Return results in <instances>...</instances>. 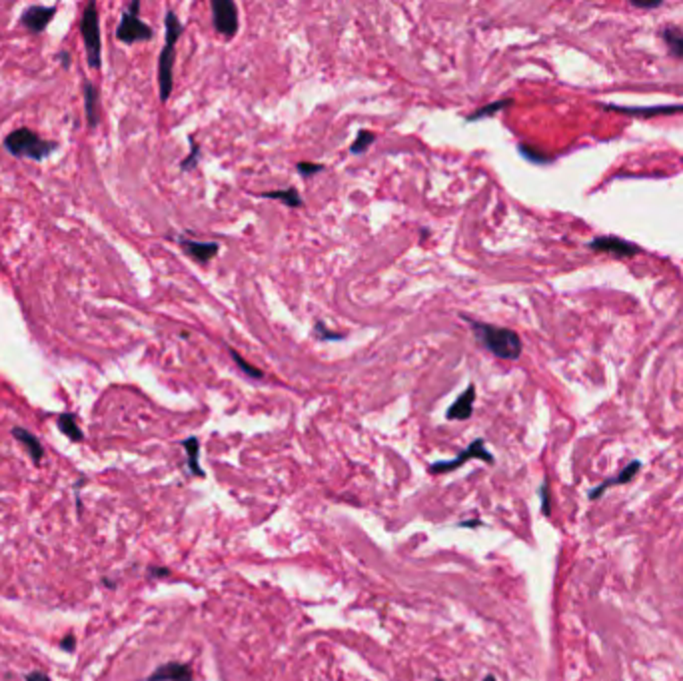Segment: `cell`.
Wrapping results in <instances>:
<instances>
[{"mask_svg": "<svg viewBox=\"0 0 683 681\" xmlns=\"http://www.w3.org/2000/svg\"><path fill=\"white\" fill-rule=\"evenodd\" d=\"M510 105H511V100H498V102H492V105H488V106L477 108L474 114H469V116H468V121H469V122H476V121H482V118H492L493 114L500 113V110H503V108H508Z\"/></svg>", "mask_w": 683, "mask_h": 681, "instance_id": "ffe728a7", "label": "cell"}, {"mask_svg": "<svg viewBox=\"0 0 683 681\" xmlns=\"http://www.w3.org/2000/svg\"><path fill=\"white\" fill-rule=\"evenodd\" d=\"M469 326L474 330V336L485 350H490L493 356L502 357V360H518L522 356V340L516 334L514 330L498 328L492 324H482V322L468 320Z\"/></svg>", "mask_w": 683, "mask_h": 681, "instance_id": "6da1fadb", "label": "cell"}, {"mask_svg": "<svg viewBox=\"0 0 683 681\" xmlns=\"http://www.w3.org/2000/svg\"><path fill=\"white\" fill-rule=\"evenodd\" d=\"M190 144H192V147H190V155H188V156H186V160H184V163L181 164V168H182V170H192V168L196 166V163H198V156H200V147H198V144H196V142H192V140H190Z\"/></svg>", "mask_w": 683, "mask_h": 681, "instance_id": "d4e9b609", "label": "cell"}, {"mask_svg": "<svg viewBox=\"0 0 683 681\" xmlns=\"http://www.w3.org/2000/svg\"><path fill=\"white\" fill-rule=\"evenodd\" d=\"M610 110H618V113L621 114H628V116H639V118H645V116H660V114H678V113H683V105H676V106H639V108H631V106H618V105H608Z\"/></svg>", "mask_w": 683, "mask_h": 681, "instance_id": "4fadbf2b", "label": "cell"}, {"mask_svg": "<svg viewBox=\"0 0 683 681\" xmlns=\"http://www.w3.org/2000/svg\"><path fill=\"white\" fill-rule=\"evenodd\" d=\"M139 8H140V3L139 0H134L131 8L122 14L121 24H118L116 29V38L124 42V45H134V42L150 40L152 37H155V32H152L148 24L140 21Z\"/></svg>", "mask_w": 683, "mask_h": 681, "instance_id": "5b68a950", "label": "cell"}, {"mask_svg": "<svg viewBox=\"0 0 683 681\" xmlns=\"http://www.w3.org/2000/svg\"><path fill=\"white\" fill-rule=\"evenodd\" d=\"M230 354H232V357H234V362H236L238 366H240V370H242L244 374H249V376H250V378H262V372H260V370H256V368H254V366H252V364H249V362H246V360H244V357H242L240 354H238V352H234V350H230Z\"/></svg>", "mask_w": 683, "mask_h": 681, "instance_id": "603a6c76", "label": "cell"}, {"mask_svg": "<svg viewBox=\"0 0 683 681\" xmlns=\"http://www.w3.org/2000/svg\"><path fill=\"white\" fill-rule=\"evenodd\" d=\"M182 448L186 450V454H188V467H190V472L194 474V475H200V478H204V470H202V467H200V464H198V456H200V441H198V438H186L184 441H182Z\"/></svg>", "mask_w": 683, "mask_h": 681, "instance_id": "2e32d148", "label": "cell"}, {"mask_svg": "<svg viewBox=\"0 0 683 681\" xmlns=\"http://www.w3.org/2000/svg\"><path fill=\"white\" fill-rule=\"evenodd\" d=\"M484 681H496V679H493V677H492V676H488V677H485V679H484Z\"/></svg>", "mask_w": 683, "mask_h": 681, "instance_id": "1f68e13d", "label": "cell"}, {"mask_svg": "<svg viewBox=\"0 0 683 681\" xmlns=\"http://www.w3.org/2000/svg\"><path fill=\"white\" fill-rule=\"evenodd\" d=\"M58 428H61L64 436L71 438L72 441H82V438H84L72 414H63L61 418H58Z\"/></svg>", "mask_w": 683, "mask_h": 681, "instance_id": "d6986e66", "label": "cell"}, {"mask_svg": "<svg viewBox=\"0 0 683 681\" xmlns=\"http://www.w3.org/2000/svg\"><path fill=\"white\" fill-rule=\"evenodd\" d=\"M639 467H642V464H639V462H631L628 467H623L621 474H618L616 478H610V480L602 482L600 486H597V488L590 493V498H592V500H597V498H600L602 493H603L605 490H608V488H611V486H620V483H628V482H629L631 478H634V475L639 472Z\"/></svg>", "mask_w": 683, "mask_h": 681, "instance_id": "5bb4252c", "label": "cell"}, {"mask_svg": "<svg viewBox=\"0 0 683 681\" xmlns=\"http://www.w3.org/2000/svg\"><path fill=\"white\" fill-rule=\"evenodd\" d=\"M55 14L56 6H30L22 13L21 22L30 32H42L46 29V24L55 19Z\"/></svg>", "mask_w": 683, "mask_h": 681, "instance_id": "9c48e42d", "label": "cell"}, {"mask_svg": "<svg viewBox=\"0 0 683 681\" xmlns=\"http://www.w3.org/2000/svg\"><path fill=\"white\" fill-rule=\"evenodd\" d=\"M314 330H316V334H318L322 340H334V342H336V340L344 338L342 334H336V332H330L328 328H324L322 322H318V324L314 326Z\"/></svg>", "mask_w": 683, "mask_h": 681, "instance_id": "4316f807", "label": "cell"}, {"mask_svg": "<svg viewBox=\"0 0 683 681\" xmlns=\"http://www.w3.org/2000/svg\"><path fill=\"white\" fill-rule=\"evenodd\" d=\"M13 436L19 440L24 448H27V452L30 454V458L38 464L40 459H42V456H45V450H42L37 436H32V433L27 432L24 428H14L13 430Z\"/></svg>", "mask_w": 683, "mask_h": 681, "instance_id": "9a60e30c", "label": "cell"}, {"mask_svg": "<svg viewBox=\"0 0 683 681\" xmlns=\"http://www.w3.org/2000/svg\"><path fill=\"white\" fill-rule=\"evenodd\" d=\"M474 402H476V386L469 384L466 388L464 394L460 396L456 402L448 408L446 418L448 420H458V422L468 420L469 416L474 414Z\"/></svg>", "mask_w": 683, "mask_h": 681, "instance_id": "30bf717a", "label": "cell"}, {"mask_svg": "<svg viewBox=\"0 0 683 681\" xmlns=\"http://www.w3.org/2000/svg\"><path fill=\"white\" fill-rule=\"evenodd\" d=\"M260 196L270 200H280L284 202L288 208H300L302 206V198L300 192L296 189H286V190H270V192H260Z\"/></svg>", "mask_w": 683, "mask_h": 681, "instance_id": "ac0fdd59", "label": "cell"}, {"mask_svg": "<svg viewBox=\"0 0 683 681\" xmlns=\"http://www.w3.org/2000/svg\"><path fill=\"white\" fill-rule=\"evenodd\" d=\"M84 102H87V118L89 126L94 129L98 124V92L92 82L84 84Z\"/></svg>", "mask_w": 683, "mask_h": 681, "instance_id": "e0dca14e", "label": "cell"}, {"mask_svg": "<svg viewBox=\"0 0 683 681\" xmlns=\"http://www.w3.org/2000/svg\"><path fill=\"white\" fill-rule=\"evenodd\" d=\"M4 148L16 158H30V160H45L58 148L56 142L42 140L37 132L30 129H19L6 136Z\"/></svg>", "mask_w": 683, "mask_h": 681, "instance_id": "3957f363", "label": "cell"}, {"mask_svg": "<svg viewBox=\"0 0 683 681\" xmlns=\"http://www.w3.org/2000/svg\"><path fill=\"white\" fill-rule=\"evenodd\" d=\"M74 645H76V637H74V635H66L64 640L61 642V648H63L64 652H72V650H74Z\"/></svg>", "mask_w": 683, "mask_h": 681, "instance_id": "f1b7e54d", "label": "cell"}, {"mask_svg": "<svg viewBox=\"0 0 683 681\" xmlns=\"http://www.w3.org/2000/svg\"><path fill=\"white\" fill-rule=\"evenodd\" d=\"M374 140H375L374 132L360 130L356 136V140L352 142V147H350V152H352V155H362V152L370 148V144H374Z\"/></svg>", "mask_w": 683, "mask_h": 681, "instance_id": "44dd1931", "label": "cell"}, {"mask_svg": "<svg viewBox=\"0 0 683 681\" xmlns=\"http://www.w3.org/2000/svg\"><path fill=\"white\" fill-rule=\"evenodd\" d=\"M80 32L84 46H87V58L90 68H100L102 63V40H100V21L97 4L90 3L84 8L82 21H80Z\"/></svg>", "mask_w": 683, "mask_h": 681, "instance_id": "277c9868", "label": "cell"}, {"mask_svg": "<svg viewBox=\"0 0 683 681\" xmlns=\"http://www.w3.org/2000/svg\"><path fill=\"white\" fill-rule=\"evenodd\" d=\"M519 152H522V155L529 160V163H537V164L550 163V158H548V156L540 155V152H537V150H532L529 147H526V144H522V147H519Z\"/></svg>", "mask_w": 683, "mask_h": 681, "instance_id": "cb8c5ba5", "label": "cell"}, {"mask_svg": "<svg viewBox=\"0 0 683 681\" xmlns=\"http://www.w3.org/2000/svg\"><path fill=\"white\" fill-rule=\"evenodd\" d=\"M590 248L597 252H610L618 258H629L639 252L636 244H631L628 240H623V238H616V236H597L590 242Z\"/></svg>", "mask_w": 683, "mask_h": 681, "instance_id": "ba28073f", "label": "cell"}, {"mask_svg": "<svg viewBox=\"0 0 683 681\" xmlns=\"http://www.w3.org/2000/svg\"><path fill=\"white\" fill-rule=\"evenodd\" d=\"M27 681H53L46 674H42V671H32V674L27 676Z\"/></svg>", "mask_w": 683, "mask_h": 681, "instance_id": "f546056e", "label": "cell"}, {"mask_svg": "<svg viewBox=\"0 0 683 681\" xmlns=\"http://www.w3.org/2000/svg\"><path fill=\"white\" fill-rule=\"evenodd\" d=\"M474 458L482 459V462H488V464L493 462V456L488 452V450H485L484 440L472 441V444H469L464 450V452H460V456L454 458V459H448V462H435V464H432L430 466V472L432 474H446V472L456 470V467H460V466H464L468 459H474Z\"/></svg>", "mask_w": 683, "mask_h": 681, "instance_id": "52a82bcc", "label": "cell"}, {"mask_svg": "<svg viewBox=\"0 0 683 681\" xmlns=\"http://www.w3.org/2000/svg\"><path fill=\"white\" fill-rule=\"evenodd\" d=\"M663 38H665V42H668L671 55L683 56V34H679L678 30H673V29H668L663 32Z\"/></svg>", "mask_w": 683, "mask_h": 681, "instance_id": "7402d4cb", "label": "cell"}, {"mask_svg": "<svg viewBox=\"0 0 683 681\" xmlns=\"http://www.w3.org/2000/svg\"><path fill=\"white\" fill-rule=\"evenodd\" d=\"M542 493V501H544V514L550 516V498H548V482H544V486L540 490Z\"/></svg>", "mask_w": 683, "mask_h": 681, "instance_id": "83f0119b", "label": "cell"}, {"mask_svg": "<svg viewBox=\"0 0 683 681\" xmlns=\"http://www.w3.org/2000/svg\"><path fill=\"white\" fill-rule=\"evenodd\" d=\"M166 45L162 48L160 58H158V88H160V98L162 102H166L173 95V84H174V46L178 38L182 37L184 27L182 22L178 21V16L170 11L166 14Z\"/></svg>", "mask_w": 683, "mask_h": 681, "instance_id": "7a4b0ae2", "label": "cell"}, {"mask_svg": "<svg viewBox=\"0 0 683 681\" xmlns=\"http://www.w3.org/2000/svg\"><path fill=\"white\" fill-rule=\"evenodd\" d=\"M148 681H192V671L184 663L170 661L166 666L158 668Z\"/></svg>", "mask_w": 683, "mask_h": 681, "instance_id": "7c38bea8", "label": "cell"}, {"mask_svg": "<svg viewBox=\"0 0 683 681\" xmlns=\"http://www.w3.org/2000/svg\"><path fill=\"white\" fill-rule=\"evenodd\" d=\"M212 21H215V29L222 37L232 38L238 32V6L232 0H212Z\"/></svg>", "mask_w": 683, "mask_h": 681, "instance_id": "8992f818", "label": "cell"}, {"mask_svg": "<svg viewBox=\"0 0 683 681\" xmlns=\"http://www.w3.org/2000/svg\"><path fill=\"white\" fill-rule=\"evenodd\" d=\"M634 6H637V8H657V6H662V3H639V0H634Z\"/></svg>", "mask_w": 683, "mask_h": 681, "instance_id": "4dcf8cb0", "label": "cell"}, {"mask_svg": "<svg viewBox=\"0 0 683 681\" xmlns=\"http://www.w3.org/2000/svg\"><path fill=\"white\" fill-rule=\"evenodd\" d=\"M296 168H298V172H300L302 176H314L316 172H320V170H324L322 164H314V163H310V160H306V163H300Z\"/></svg>", "mask_w": 683, "mask_h": 681, "instance_id": "484cf974", "label": "cell"}, {"mask_svg": "<svg viewBox=\"0 0 683 681\" xmlns=\"http://www.w3.org/2000/svg\"><path fill=\"white\" fill-rule=\"evenodd\" d=\"M182 248L186 250L188 256L198 264H208L216 256L220 246L216 242H198V240H188V238H181Z\"/></svg>", "mask_w": 683, "mask_h": 681, "instance_id": "8fae6325", "label": "cell"}]
</instances>
